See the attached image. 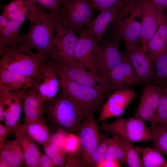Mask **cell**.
<instances>
[{"label": "cell", "instance_id": "42", "mask_svg": "<svg viewBox=\"0 0 167 167\" xmlns=\"http://www.w3.org/2000/svg\"><path fill=\"white\" fill-rule=\"evenodd\" d=\"M17 128L0 124V148L4 143V141L8 135L15 132Z\"/></svg>", "mask_w": 167, "mask_h": 167}, {"label": "cell", "instance_id": "45", "mask_svg": "<svg viewBox=\"0 0 167 167\" xmlns=\"http://www.w3.org/2000/svg\"><path fill=\"white\" fill-rule=\"evenodd\" d=\"M52 159L45 154L41 152L39 156L37 167H54Z\"/></svg>", "mask_w": 167, "mask_h": 167}, {"label": "cell", "instance_id": "22", "mask_svg": "<svg viewBox=\"0 0 167 167\" xmlns=\"http://www.w3.org/2000/svg\"><path fill=\"white\" fill-rule=\"evenodd\" d=\"M24 92L7 97L0 96V120H4L6 125L17 128L19 125Z\"/></svg>", "mask_w": 167, "mask_h": 167}, {"label": "cell", "instance_id": "40", "mask_svg": "<svg viewBox=\"0 0 167 167\" xmlns=\"http://www.w3.org/2000/svg\"><path fill=\"white\" fill-rule=\"evenodd\" d=\"M67 134L65 131L59 128L55 133L51 135L50 142L63 149L64 141Z\"/></svg>", "mask_w": 167, "mask_h": 167}, {"label": "cell", "instance_id": "16", "mask_svg": "<svg viewBox=\"0 0 167 167\" xmlns=\"http://www.w3.org/2000/svg\"><path fill=\"white\" fill-rule=\"evenodd\" d=\"M140 5L142 19L139 42L144 51L148 42L156 32L160 18L164 10L148 0H141Z\"/></svg>", "mask_w": 167, "mask_h": 167}, {"label": "cell", "instance_id": "35", "mask_svg": "<svg viewBox=\"0 0 167 167\" xmlns=\"http://www.w3.org/2000/svg\"><path fill=\"white\" fill-rule=\"evenodd\" d=\"M63 148L68 154L79 152L80 142L79 135L74 133L67 134L64 141Z\"/></svg>", "mask_w": 167, "mask_h": 167}, {"label": "cell", "instance_id": "37", "mask_svg": "<svg viewBox=\"0 0 167 167\" xmlns=\"http://www.w3.org/2000/svg\"><path fill=\"white\" fill-rule=\"evenodd\" d=\"M90 1L92 9L101 11L107 7L123 2L124 0H90Z\"/></svg>", "mask_w": 167, "mask_h": 167}, {"label": "cell", "instance_id": "13", "mask_svg": "<svg viewBox=\"0 0 167 167\" xmlns=\"http://www.w3.org/2000/svg\"><path fill=\"white\" fill-rule=\"evenodd\" d=\"M126 55L146 84L152 83L155 76L152 61L137 43L125 42Z\"/></svg>", "mask_w": 167, "mask_h": 167}, {"label": "cell", "instance_id": "20", "mask_svg": "<svg viewBox=\"0 0 167 167\" xmlns=\"http://www.w3.org/2000/svg\"><path fill=\"white\" fill-rule=\"evenodd\" d=\"M24 122L45 123L44 115L45 100L39 92L36 83L23 94Z\"/></svg>", "mask_w": 167, "mask_h": 167}, {"label": "cell", "instance_id": "49", "mask_svg": "<svg viewBox=\"0 0 167 167\" xmlns=\"http://www.w3.org/2000/svg\"><path fill=\"white\" fill-rule=\"evenodd\" d=\"M0 167H12L10 163L0 157Z\"/></svg>", "mask_w": 167, "mask_h": 167}, {"label": "cell", "instance_id": "24", "mask_svg": "<svg viewBox=\"0 0 167 167\" xmlns=\"http://www.w3.org/2000/svg\"><path fill=\"white\" fill-rule=\"evenodd\" d=\"M35 0H13L3 5L2 14L7 18L22 24L26 19L31 20L36 14L38 8Z\"/></svg>", "mask_w": 167, "mask_h": 167}, {"label": "cell", "instance_id": "11", "mask_svg": "<svg viewBox=\"0 0 167 167\" xmlns=\"http://www.w3.org/2000/svg\"><path fill=\"white\" fill-rule=\"evenodd\" d=\"M57 61L68 77L73 81L84 86L112 89L111 84L107 79L88 71L81 65L73 61Z\"/></svg>", "mask_w": 167, "mask_h": 167}, {"label": "cell", "instance_id": "3", "mask_svg": "<svg viewBox=\"0 0 167 167\" xmlns=\"http://www.w3.org/2000/svg\"><path fill=\"white\" fill-rule=\"evenodd\" d=\"M32 49L22 43L17 48L7 50L0 55V69L38 79L41 76L42 68L49 57L34 53Z\"/></svg>", "mask_w": 167, "mask_h": 167}, {"label": "cell", "instance_id": "21", "mask_svg": "<svg viewBox=\"0 0 167 167\" xmlns=\"http://www.w3.org/2000/svg\"><path fill=\"white\" fill-rule=\"evenodd\" d=\"M21 24L0 15V55L7 50L17 48L24 42V35L19 32Z\"/></svg>", "mask_w": 167, "mask_h": 167}, {"label": "cell", "instance_id": "29", "mask_svg": "<svg viewBox=\"0 0 167 167\" xmlns=\"http://www.w3.org/2000/svg\"><path fill=\"white\" fill-rule=\"evenodd\" d=\"M156 66L155 76L152 83L162 87L167 84V53L160 56L148 55Z\"/></svg>", "mask_w": 167, "mask_h": 167}, {"label": "cell", "instance_id": "8", "mask_svg": "<svg viewBox=\"0 0 167 167\" xmlns=\"http://www.w3.org/2000/svg\"><path fill=\"white\" fill-rule=\"evenodd\" d=\"M78 37L71 28L64 25L59 28L51 42L49 58L58 61L73 62Z\"/></svg>", "mask_w": 167, "mask_h": 167}, {"label": "cell", "instance_id": "28", "mask_svg": "<svg viewBox=\"0 0 167 167\" xmlns=\"http://www.w3.org/2000/svg\"><path fill=\"white\" fill-rule=\"evenodd\" d=\"M141 155L142 167H161L166 162L162 154L154 148L136 146Z\"/></svg>", "mask_w": 167, "mask_h": 167}, {"label": "cell", "instance_id": "48", "mask_svg": "<svg viewBox=\"0 0 167 167\" xmlns=\"http://www.w3.org/2000/svg\"><path fill=\"white\" fill-rule=\"evenodd\" d=\"M154 4L161 8L164 10L167 8V0H148Z\"/></svg>", "mask_w": 167, "mask_h": 167}, {"label": "cell", "instance_id": "18", "mask_svg": "<svg viewBox=\"0 0 167 167\" xmlns=\"http://www.w3.org/2000/svg\"><path fill=\"white\" fill-rule=\"evenodd\" d=\"M36 81L31 77L0 69V96L7 97L24 92L34 86Z\"/></svg>", "mask_w": 167, "mask_h": 167}, {"label": "cell", "instance_id": "2", "mask_svg": "<svg viewBox=\"0 0 167 167\" xmlns=\"http://www.w3.org/2000/svg\"><path fill=\"white\" fill-rule=\"evenodd\" d=\"M44 111L52 122L71 133L79 132L87 115L77 102L60 86L56 97L44 102Z\"/></svg>", "mask_w": 167, "mask_h": 167}, {"label": "cell", "instance_id": "26", "mask_svg": "<svg viewBox=\"0 0 167 167\" xmlns=\"http://www.w3.org/2000/svg\"><path fill=\"white\" fill-rule=\"evenodd\" d=\"M158 28L148 42L144 50L155 56L167 53V15L163 12L160 18Z\"/></svg>", "mask_w": 167, "mask_h": 167}, {"label": "cell", "instance_id": "23", "mask_svg": "<svg viewBox=\"0 0 167 167\" xmlns=\"http://www.w3.org/2000/svg\"><path fill=\"white\" fill-rule=\"evenodd\" d=\"M77 32L79 36L73 62L97 74L92 62V56L98 43L92 36L84 33V28Z\"/></svg>", "mask_w": 167, "mask_h": 167}, {"label": "cell", "instance_id": "31", "mask_svg": "<svg viewBox=\"0 0 167 167\" xmlns=\"http://www.w3.org/2000/svg\"><path fill=\"white\" fill-rule=\"evenodd\" d=\"M151 124H157L167 129V92L162 88L159 104Z\"/></svg>", "mask_w": 167, "mask_h": 167}, {"label": "cell", "instance_id": "46", "mask_svg": "<svg viewBox=\"0 0 167 167\" xmlns=\"http://www.w3.org/2000/svg\"><path fill=\"white\" fill-rule=\"evenodd\" d=\"M141 0H124V6L122 10L126 15L133 11L137 5L140 3Z\"/></svg>", "mask_w": 167, "mask_h": 167}, {"label": "cell", "instance_id": "9", "mask_svg": "<svg viewBox=\"0 0 167 167\" xmlns=\"http://www.w3.org/2000/svg\"><path fill=\"white\" fill-rule=\"evenodd\" d=\"M121 11L118 13L115 22L108 29L107 34H116L125 42L137 43L141 35L142 26L141 23L136 21L135 18L141 14L140 3L128 17L126 18Z\"/></svg>", "mask_w": 167, "mask_h": 167}, {"label": "cell", "instance_id": "15", "mask_svg": "<svg viewBox=\"0 0 167 167\" xmlns=\"http://www.w3.org/2000/svg\"><path fill=\"white\" fill-rule=\"evenodd\" d=\"M136 96L132 89L115 91L110 94L100 109L97 122H101L112 117H118L124 113L131 101Z\"/></svg>", "mask_w": 167, "mask_h": 167}, {"label": "cell", "instance_id": "43", "mask_svg": "<svg viewBox=\"0 0 167 167\" xmlns=\"http://www.w3.org/2000/svg\"><path fill=\"white\" fill-rule=\"evenodd\" d=\"M67 154L63 150L57 154L51 159L54 165L55 166L64 167L66 161Z\"/></svg>", "mask_w": 167, "mask_h": 167}, {"label": "cell", "instance_id": "47", "mask_svg": "<svg viewBox=\"0 0 167 167\" xmlns=\"http://www.w3.org/2000/svg\"><path fill=\"white\" fill-rule=\"evenodd\" d=\"M121 165L117 161L105 159L98 164L97 167H119Z\"/></svg>", "mask_w": 167, "mask_h": 167}, {"label": "cell", "instance_id": "38", "mask_svg": "<svg viewBox=\"0 0 167 167\" xmlns=\"http://www.w3.org/2000/svg\"><path fill=\"white\" fill-rule=\"evenodd\" d=\"M86 166L85 162L81 159L80 152L77 153L68 154L64 167H82Z\"/></svg>", "mask_w": 167, "mask_h": 167}, {"label": "cell", "instance_id": "34", "mask_svg": "<svg viewBox=\"0 0 167 167\" xmlns=\"http://www.w3.org/2000/svg\"><path fill=\"white\" fill-rule=\"evenodd\" d=\"M8 142L11 150L10 163L12 167L21 166L24 164V154L21 148L15 139Z\"/></svg>", "mask_w": 167, "mask_h": 167}, {"label": "cell", "instance_id": "30", "mask_svg": "<svg viewBox=\"0 0 167 167\" xmlns=\"http://www.w3.org/2000/svg\"><path fill=\"white\" fill-rule=\"evenodd\" d=\"M149 128L153 134L152 148L167 156V129L157 124Z\"/></svg>", "mask_w": 167, "mask_h": 167}, {"label": "cell", "instance_id": "1", "mask_svg": "<svg viewBox=\"0 0 167 167\" xmlns=\"http://www.w3.org/2000/svg\"><path fill=\"white\" fill-rule=\"evenodd\" d=\"M37 8L36 14L30 20V27L23 43L49 57L52 41L63 25L58 15L47 13L40 5H38Z\"/></svg>", "mask_w": 167, "mask_h": 167}, {"label": "cell", "instance_id": "51", "mask_svg": "<svg viewBox=\"0 0 167 167\" xmlns=\"http://www.w3.org/2000/svg\"><path fill=\"white\" fill-rule=\"evenodd\" d=\"M163 167H167V161H166Z\"/></svg>", "mask_w": 167, "mask_h": 167}, {"label": "cell", "instance_id": "32", "mask_svg": "<svg viewBox=\"0 0 167 167\" xmlns=\"http://www.w3.org/2000/svg\"><path fill=\"white\" fill-rule=\"evenodd\" d=\"M119 136L121 139L124 148L126 163L127 166L130 167H142V160L139 157V153L136 146L133 144L132 143Z\"/></svg>", "mask_w": 167, "mask_h": 167}, {"label": "cell", "instance_id": "27", "mask_svg": "<svg viewBox=\"0 0 167 167\" xmlns=\"http://www.w3.org/2000/svg\"><path fill=\"white\" fill-rule=\"evenodd\" d=\"M20 126L33 140L43 147L50 143L51 135L45 123L24 122Z\"/></svg>", "mask_w": 167, "mask_h": 167}, {"label": "cell", "instance_id": "10", "mask_svg": "<svg viewBox=\"0 0 167 167\" xmlns=\"http://www.w3.org/2000/svg\"><path fill=\"white\" fill-rule=\"evenodd\" d=\"M59 69L58 62L50 58L43 66L40 77L36 80V84L45 102L53 101L59 92Z\"/></svg>", "mask_w": 167, "mask_h": 167}, {"label": "cell", "instance_id": "14", "mask_svg": "<svg viewBox=\"0 0 167 167\" xmlns=\"http://www.w3.org/2000/svg\"><path fill=\"white\" fill-rule=\"evenodd\" d=\"M124 6V3L122 2L101 11L97 16L84 25V32L92 36L98 44L101 43L104 33L114 23L118 13Z\"/></svg>", "mask_w": 167, "mask_h": 167}, {"label": "cell", "instance_id": "25", "mask_svg": "<svg viewBox=\"0 0 167 167\" xmlns=\"http://www.w3.org/2000/svg\"><path fill=\"white\" fill-rule=\"evenodd\" d=\"M19 124L15 133V140L23 152L25 167H37L41 154L36 142L21 127Z\"/></svg>", "mask_w": 167, "mask_h": 167}, {"label": "cell", "instance_id": "19", "mask_svg": "<svg viewBox=\"0 0 167 167\" xmlns=\"http://www.w3.org/2000/svg\"><path fill=\"white\" fill-rule=\"evenodd\" d=\"M162 89L161 86L153 83L143 86L139 102L133 116L152 123Z\"/></svg>", "mask_w": 167, "mask_h": 167}, {"label": "cell", "instance_id": "33", "mask_svg": "<svg viewBox=\"0 0 167 167\" xmlns=\"http://www.w3.org/2000/svg\"><path fill=\"white\" fill-rule=\"evenodd\" d=\"M112 137L104 138L92 153L88 163V166L96 167L105 159L107 149Z\"/></svg>", "mask_w": 167, "mask_h": 167}, {"label": "cell", "instance_id": "39", "mask_svg": "<svg viewBox=\"0 0 167 167\" xmlns=\"http://www.w3.org/2000/svg\"><path fill=\"white\" fill-rule=\"evenodd\" d=\"M115 135L116 136L115 149L116 161L122 165L126 163L125 151L120 138Z\"/></svg>", "mask_w": 167, "mask_h": 167}, {"label": "cell", "instance_id": "5", "mask_svg": "<svg viewBox=\"0 0 167 167\" xmlns=\"http://www.w3.org/2000/svg\"><path fill=\"white\" fill-rule=\"evenodd\" d=\"M101 45L94 49L92 56L97 74L107 79L109 72L122 61L123 56L119 49L121 38L114 34H107Z\"/></svg>", "mask_w": 167, "mask_h": 167}, {"label": "cell", "instance_id": "50", "mask_svg": "<svg viewBox=\"0 0 167 167\" xmlns=\"http://www.w3.org/2000/svg\"><path fill=\"white\" fill-rule=\"evenodd\" d=\"M163 89L165 90L166 92H167V84L163 86L162 87Z\"/></svg>", "mask_w": 167, "mask_h": 167}, {"label": "cell", "instance_id": "7", "mask_svg": "<svg viewBox=\"0 0 167 167\" xmlns=\"http://www.w3.org/2000/svg\"><path fill=\"white\" fill-rule=\"evenodd\" d=\"M90 0H63L58 16L64 26L77 32L84 28L95 15Z\"/></svg>", "mask_w": 167, "mask_h": 167}, {"label": "cell", "instance_id": "36", "mask_svg": "<svg viewBox=\"0 0 167 167\" xmlns=\"http://www.w3.org/2000/svg\"><path fill=\"white\" fill-rule=\"evenodd\" d=\"M38 5L49 11V13L58 15L63 0H35Z\"/></svg>", "mask_w": 167, "mask_h": 167}, {"label": "cell", "instance_id": "44", "mask_svg": "<svg viewBox=\"0 0 167 167\" xmlns=\"http://www.w3.org/2000/svg\"><path fill=\"white\" fill-rule=\"evenodd\" d=\"M43 147L45 154L51 159L61 151L63 150L51 142Z\"/></svg>", "mask_w": 167, "mask_h": 167}, {"label": "cell", "instance_id": "4", "mask_svg": "<svg viewBox=\"0 0 167 167\" xmlns=\"http://www.w3.org/2000/svg\"><path fill=\"white\" fill-rule=\"evenodd\" d=\"M59 65L60 87L77 102L87 116L100 110L113 91L112 88H97L80 85L71 80Z\"/></svg>", "mask_w": 167, "mask_h": 167}, {"label": "cell", "instance_id": "12", "mask_svg": "<svg viewBox=\"0 0 167 167\" xmlns=\"http://www.w3.org/2000/svg\"><path fill=\"white\" fill-rule=\"evenodd\" d=\"M107 79L111 84L113 91L127 89L137 84L145 83L139 75L125 53L121 62L109 73Z\"/></svg>", "mask_w": 167, "mask_h": 167}, {"label": "cell", "instance_id": "17", "mask_svg": "<svg viewBox=\"0 0 167 167\" xmlns=\"http://www.w3.org/2000/svg\"><path fill=\"white\" fill-rule=\"evenodd\" d=\"M78 133L80 157L86 166H88L90 156L98 145L99 139L98 127L93 115H88L84 118Z\"/></svg>", "mask_w": 167, "mask_h": 167}, {"label": "cell", "instance_id": "41", "mask_svg": "<svg viewBox=\"0 0 167 167\" xmlns=\"http://www.w3.org/2000/svg\"><path fill=\"white\" fill-rule=\"evenodd\" d=\"M112 135L111 140L107 149L105 159L113 160L117 161L115 153L116 136L114 134H112Z\"/></svg>", "mask_w": 167, "mask_h": 167}, {"label": "cell", "instance_id": "6", "mask_svg": "<svg viewBox=\"0 0 167 167\" xmlns=\"http://www.w3.org/2000/svg\"><path fill=\"white\" fill-rule=\"evenodd\" d=\"M143 121L134 116L126 118L118 117L110 123L103 122L101 128L132 143L152 140L153 133Z\"/></svg>", "mask_w": 167, "mask_h": 167}]
</instances>
